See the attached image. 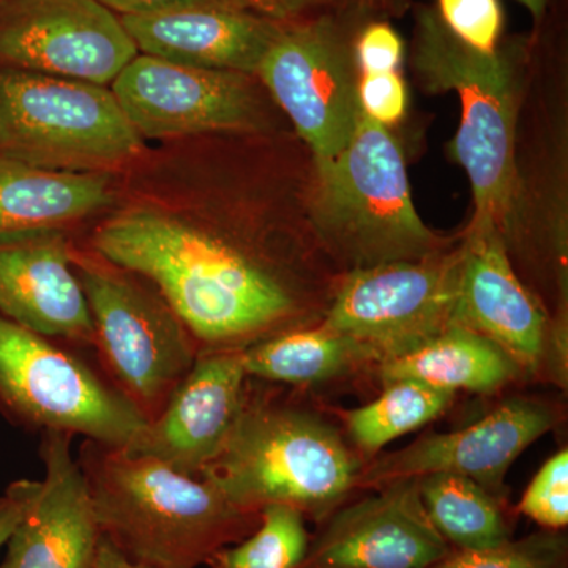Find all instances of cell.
Returning a JSON list of instances; mask_svg holds the SVG:
<instances>
[{"instance_id": "2", "label": "cell", "mask_w": 568, "mask_h": 568, "mask_svg": "<svg viewBox=\"0 0 568 568\" xmlns=\"http://www.w3.org/2000/svg\"><path fill=\"white\" fill-rule=\"evenodd\" d=\"M77 458L102 536L134 562L197 568L260 525L261 514L234 507L205 478L126 447L84 439Z\"/></svg>"}, {"instance_id": "24", "label": "cell", "mask_w": 568, "mask_h": 568, "mask_svg": "<svg viewBox=\"0 0 568 568\" xmlns=\"http://www.w3.org/2000/svg\"><path fill=\"white\" fill-rule=\"evenodd\" d=\"M454 398L450 392L416 381L384 384V392L375 402L347 413V435L365 457H376L392 440L439 417Z\"/></svg>"}, {"instance_id": "27", "label": "cell", "mask_w": 568, "mask_h": 568, "mask_svg": "<svg viewBox=\"0 0 568 568\" xmlns=\"http://www.w3.org/2000/svg\"><path fill=\"white\" fill-rule=\"evenodd\" d=\"M519 514L541 529L562 530L568 525V452L562 448L540 467L518 504Z\"/></svg>"}, {"instance_id": "17", "label": "cell", "mask_w": 568, "mask_h": 568, "mask_svg": "<svg viewBox=\"0 0 568 568\" xmlns=\"http://www.w3.org/2000/svg\"><path fill=\"white\" fill-rule=\"evenodd\" d=\"M248 379L242 351H201L159 416L126 448L201 477L241 414Z\"/></svg>"}, {"instance_id": "22", "label": "cell", "mask_w": 568, "mask_h": 568, "mask_svg": "<svg viewBox=\"0 0 568 568\" xmlns=\"http://www.w3.org/2000/svg\"><path fill=\"white\" fill-rule=\"evenodd\" d=\"M242 358L252 379L293 387L316 386L373 364L357 343L323 324L265 338L242 351Z\"/></svg>"}, {"instance_id": "23", "label": "cell", "mask_w": 568, "mask_h": 568, "mask_svg": "<svg viewBox=\"0 0 568 568\" xmlns=\"http://www.w3.org/2000/svg\"><path fill=\"white\" fill-rule=\"evenodd\" d=\"M426 515L455 551L497 547L511 540L503 497L470 478L432 474L417 478Z\"/></svg>"}, {"instance_id": "34", "label": "cell", "mask_w": 568, "mask_h": 568, "mask_svg": "<svg viewBox=\"0 0 568 568\" xmlns=\"http://www.w3.org/2000/svg\"><path fill=\"white\" fill-rule=\"evenodd\" d=\"M91 568H153L144 566V564L134 562V560L126 558L123 552L119 551L111 541L102 537L99 549H97L95 559Z\"/></svg>"}, {"instance_id": "35", "label": "cell", "mask_w": 568, "mask_h": 568, "mask_svg": "<svg viewBox=\"0 0 568 568\" xmlns=\"http://www.w3.org/2000/svg\"><path fill=\"white\" fill-rule=\"evenodd\" d=\"M362 9L383 10L390 14H403L409 9L410 0H358Z\"/></svg>"}, {"instance_id": "32", "label": "cell", "mask_w": 568, "mask_h": 568, "mask_svg": "<svg viewBox=\"0 0 568 568\" xmlns=\"http://www.w3.org/2000/svg\"><path fill=\"white\" fill-rule=\"evenodd\" d=\"M104 7L121 17H144V14L164 13L186 9V7L207 6L220 0H99Z\"/></svg>"}, {"instance_id": "30", "label": "cell", "mask_w": 568, "mask_h": 568, "mask_svg": "<svg viewBox=\"0 0 568 568\" xmlns=\"http://www.w3.org/2000/svg\"><path fill=\"white\" fill-rule=\"evenodd\" d=\"M403 51L402 39L386 22H372L355 39V59L361 73L398 71Z\"/></svg>"}, {"instance_id": "14", "label": "cell", "mask_w": 568, "mask_h": 568, "mask_svg": "<svg viewBox=\"0 0 568 568\" xmlns=\"http://www.w3.org/2000/svg\"><path fill=\"white\" fill-rule=\"evenodd\" d=\"M558 413L547 403L511 398L476 424L420 437L362 469L357 488H377L405 478L452 474L470 478L493 495L506 497L508 469L526 448L555 428Z\"/></svg>"}, {"instance_id": "19", "label": "cell", "mask_w": 568, "mask_h": 568, "mask_svg": "<svg viewBox=\"0 0 568 568\" xmlns=\"http://www.w3.org/2000/svg\"><path fill=\"white\" fill-rule=\"evenodd\" d=\"M121 20L142 54L250 77L256 74L280 29L278 22L222 2Z\"/></svg>"}, {"instance_id": "1", "label": "cell", "mask_w": 568, "mask_h": 568, "mask_svg": "<svg viewBox=\"0 0 568 568\" xmlns=\"http://www.w3.org/2000/svg\"><path fill=\"white\" fill-rule=\"evenodd\" d=\"M92 252L151 282L201 351H244L305 327L301 297L274 263L181 216L123 212L95 231Z\"/></svg>"}, {"instance_id": "16", "label": "cell", "mask_w": 568, "mask_h": 568, "mask_svg": "<svg viewBox=\"0 0 568 568\" xmlns=\"http://www.w3.org/2000/svg\"><path fill=\"white\" fill-rule=\"evenodd\" d=\"M74 436L41 435V480H17L20 521L7 541L0 568H91L102 530L88 480L71 450Z\"/></svg>"}, {"instance_id": "36", "label": "cell", "mask_w": 568, "mask_h": 568, "mask_svg": "<svg viewBox=\"0 0 568 568\" xmlns=\"http://www.w3.org/2000/svg\"><path fill=\"white\" fill-rule=\"evenodd\" d=\"M517 2L525 6L529 13L532 14L534 21L538 22L547 13L549 0H517Z\"/></svg>"}, {"instance_id": "7", "label": "cell", "mask_w": 568, "mask_h": 568, "mask_svg": "<svg viewBox=\"0 0 568 568\" xmlns=\"http://www.w3.org/2000/svg\"><path fill=\"white\" fill-rule=\"evenodd\" d=\"M106 85L0 67V156L51 171L104 173L141 151Z\"/></svg>"}, {"instance_id": "10", "label": "cell", "mask_w": 568, "mask_h": 568, "mask_svg": "<svg viewBox=\"0 0 568 568\" xmlns=\"http://www.w3.org/2000/svg\"><path fill=\"white\" fill-rule=\"evenodd\" d=\"M459 272L462 244L424 260L355 268L339 284L323 325L381 365L457 325Z\"/></svg>"}, {"instance_id": "3", "label": "cell", "mask_w": 568, "mask_h": 568, "mask_svg": "<svg viewBox=\"0 0 568 568\" xmlns=\"http://www.w3.org/2000/svg\"><path fill=\"white\" fill-rule=\"evenodd\" d=\"M410 59L424 91L457 92L462 102L450 155L465 168L473 189L467 230H497L507 239L518 200L515 149L525 44L478 51L447 28L436 7L420 6Z\"/></svg>"}, {"instance_id": "4", "label": "cell", "mask_w": 568, "mask_h": 568, "mask_svg": "<svg viewBox=\"0 0 568 568\" xmlns=\"http://www.w3.org/2000/svg\"><path fill=\"white\" fill-rule=\"evenodd\" d=\"M362 462L324 418L248 379L241 414L201 477L234 507H293L320 521L357 488Z\"/></svg>"}, {"instance_id": "11", "label": "cell", "mask_w": 568, "mask_h": 568, "mask_svg": "<svg viewBox=\"0 0 568 568\" xmlns=\"http://www.w3.org/2000/svg\"><path fill=\"white\" fill-rule=\"evenodd\" d=\"M136 55L99 0H0V67L106 85Z\"/></svg>"}, {"instance_id": "26", "label": "cell", "mask_w": 568, "mask_h": 568, "mask_svg": "<svg viewBox=\"0 0 568 568\" xmlns=\"http://www.w3.org/2000/svg\"><path fill=\"white\" fill-rule=\"evenodd\" d=\"M568 541L562 530L541 529L497 547L452 551L429 568H567Z\"/></svg>"}, {"instance_id": "29", "label": "cell", "mask_w": 568, "mask_h": 568, "mask_svg": "<svg viewBox=\"0 0 568 568\" xmlns=\"http://www.w3.org/2000/svg\"><path fill=\"white\" fill-rule=\"evenodd\" d=\"M358 103L365 115L384 126L396 125L406 114L407 91L398 71L361 73Z\"/></svg>"}, {"instance_id": "33", "label": "cell", "mask_w": 568, "mask_h": 568, "mask_svg": "<svg viewBox=\"0 0 568 568\" xmlns=\"http://www.w3.org/2000/svg\"><path fill=\"white\" fill-rule=\"evenodd\" d=\"M22 499L17 484L9 485L7 491L0 495V548L6 547L13 532L14 526L20 521Z\"/></svg>"}, {"instance_id": "21", "label": "cell", "mask_w": 568, "mask_h": 568, "mask_svg": "<svg viewBox=\"0 0 568 568\" xmlns=\"http://www.w3.org/2000/svg\"><path fill=\"white\" fill-rule=\"evenodd\" d=\"M377 366L384 384L416 381L454 395L495 394L523 376L499 346L462 325H452L417 349Z\"/></svg>"}, {"instance_id": "9", "label": "cell", "mask_w": 568, "mask_h": 568, "mask_svg": "<svg viewBox=\"0 0 568 568\" xmlns=\"http://www.w3.org/2000/svg\"><path fill=\"white\" fill-rule=\"evenodd\" d=\"M355 39L332 14L280 24L254 74L294 123L316 170L334 162L361 119Z\"/></svg>"}, {"instance_id": "5", "label": "cell", "mask_w": 568, "mask_h": 568, "mask_svg": "<svg viewBox=\"0 0 568 568\" xmlns=\"http://www.w3.org/2000/svg\"><path fill=\"white\" fill-rule=\"evenodd\" d=\"M312 220L349 271L424 260L450 246L418 216L402 144L364 112L346 148L316 170Z\"/></svg>"}, {"instance_id": "28", "label": "cell", "mask_w": 568, "mask_h": 568, "mask_svg": "<svg viewBox=\"0 0 568 568\" xmlns=\"http://www.w3.org/2000/svg\"><path fill=\"white\" fill-rule=\"evenodd\" d=\"M440 20L469 47L495 51L503 32L499 0H437Z\"/></svg>"}, {"instance_id": "31", "label": "cell", "mask_w": 568, "mask_h": 568, "mask_svg": "<svg viewBox=\"0 0 568 568\" xmlns=\"http://www.w3.org/2000/svg\"><path fill=\"white\" fill-rule=\"evenodd\" d=\"M220 2L235 10L256 14L264 20L286 24V22L302 20L312 11L328 9L349 0H220Z\"/></svg>"}, {"instance_id": "20", "label": "cell", "mask_w": 568, "mask_h": 568, "mask_svg": "<svg viewBox=\"0 0 568 568\" xmlns=\"http://www.w3.org/2000/svg\"><path fill=\"white\" fill-rule=\"evenodd\" d=\"M111 200L108 174L43 170L0 156V239L62 231Z\"/></svg>"}, {"instance_id": "12", "label": "cell", "mask_w": 568, "mask_h": 568, "mask_svg": "<svg viewBox=\"0 0 568 568\" xmlns=\"http://www.w3.org/2000/svg\"><path fill=\"white\" fill-rule=\"evenodd\" d=\"M112 93L140 136L151 140L207 132H252L264 121L250 74L197 69L136 55Z\"/></svg>"}, {"instance_id": "8", "label": "cell", "mask_w": 568, "mask_h": 568, "mask_svg": "<svg viewBox=\"0 0 568 568\" xmlns=\"http://www.w3.org/2000/svg\"><path fill=\"white\" fill-rule=\"evenodd\" d=\"M78 349L0 315V414L14 426L132 446L148 422Z\"/></svg>"}, {"instance_id": "18", "label": "cell", "mask_w": 568, "mask_h": 568, "mask_svg": "<svg viewBox=\"0 0 568 568\" xmlns=\"http://www.w3.org/2000/svg\"><path fill=\"white\" fill-rule=\"evenodd\" d=\"M73 253L63 231L0 239V315L73 349H93Z\"/></svg>"}, {"instance_id": "15", "label": "cell", "mask_w": 568, "mask_h": 568, "mask_svg": "<svg viewBox=\"0 0 568 568\" xmlns=\"http://www.w3.org/2000/svg\"><path fill=\"white\" fill-rule=\"evenodd\" d=\"M373 489L324 519L298 568H429L454 551L429 521L417 478Z\"/></svg>"}, {"instance_id": "13", "label": "cell", "mask_w": 568, "mask_h": 568, "mask_svg": "<svg viewBox=\"0 0 568 568\" xmlns=\"http://www.w3.org/2000/svg\"><path fill=\"white\" fill-rule=\"evenodd\" d=\"M455 324L499 346L523 376L555 364L559 373L566 368L567 332L552 327L544 306L519 282L500 231L467 230L463 237Z\"/></svg>"}, {"instance_id": "25", "label": "cell", "mask_w": 568, "mask_h": 568, "mask_svg": "<svg viewBox=\"0 0 568 568\" xmlns=\"http://www.w3.org/2000/svg\"><path fill=\"white\" fill-rule=\"evenodd\" d=\"M305 517L293 507L268 506L261 510L257 528L244 540L220 549L211 568H298L308 551Z\"/></svg>"}, {"instance_id": "6", "label": "cell", "mask_w": 568, "mask_h": 568, "mask_svg": "<svg viewBox=\"0 0 568 568\" xmlns=\"http://www.w3.org/2000/svg\"><path fill=\"white\" fill-rule=\"evenodd\" d=\"M73 267L91 312L97 364L153 420L200 355L196 339L144 276L77 250Z\"/></svg>"}]
</instances>
